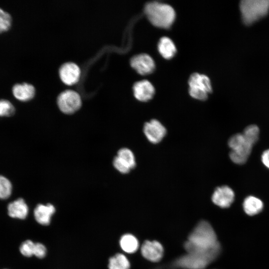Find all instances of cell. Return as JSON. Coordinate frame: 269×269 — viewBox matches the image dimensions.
<instances>
[{"mask_svg":"<svg viewBox=\"0 0 269 269\" xmlns=\"http://www.w3.org/2000/svg\"><path fill=\"white\" fill-rule=\"evenodd\" d=\"M163 252L161 244L156 241H146L141 248V253L143 257L152 262L160 261L163 255Z\"/></svg>","mask_w":269,"mask_h":269,"instance_id":"cell-11","label":"cell"},{"mask_svg":"<svg viewBox=\"0 0 269 269\" xmlns=\"http://www.w3.org/2000/svg\"><path fill=\"white\" fill-rule=\"evenodd\" d=\"M57 105L61 112L66 114H71L81 107L82 101L80 95L77 92L67 90L59 95Z\"/></svg>","mask_w":269,"mask_h":269,"instance_id":"cell-7","label":"cell"},{"mask_svg":"<svg viewBox=\"0 0 269 269\" xmlns=\"http://www.w3.org/2000/svg\"><path fill=\"white\" fill-rule=\"evenodd\" d=\"M133 91L134 96L137 100L141 102H146L152 99L155 90L150 82L143 80L134 84Z\"/></svg>","mask_w":269,"mask_h":269,"instance_id":"cell-13","label":"cell"},{"mask_svg":"<svg viewBox=\"0 0 269 269\" xmlns=\"http://www.w3.org/2000/svg\"><path fill=\"white\" fill-rule=\"evenodd\" d=\"M113 165L118 171L123 174L129 173L132 169L129 164L118 156L114 158Z\"/></svg>","mask_w":269,"mask_h":269,"instance_id":"cell-27","label":"cell"},{"mask_svg":"<svg viewBox=\"0 0 269 269\" xmlns=\"http://www.w3.org/2000/svg\"><path fill=\"white\" fill-rule=\"evenodd\" d=\"M47 250L45 246L40 243H36L35 244V248L34 256L36 257L42 259L46 255Z\"/></svg>","mask_w":269,"mask_h":269,"instance_id":"cell-28","label":"cell"},{"mask_svg":"<svg viewBox=\"0 0 269 269\" xmlns=\"http://www.w3.org/2000/svg\"><path fill=\"white\" fill-rule=\"evenodd\" d=\"M35 88L27 83H17L12 88L13 96L18 100L26 102L32 99L35 95Z\"/></svg>","mask_w":269,"mask_h":269,"instance_id":"cell-16","label":"cell"},{"mask_svg":"<svg viewBox=\"0 0 269 269\" xmlns=\"http://www.w3.org/2000/svg\"><path fill=\"white\" fill-rule=\"evenodd\" d=\"M81 71L79 67L73 62L62 64L59 69V75L62 81L68 85L76 83L80 77Z\"/></svg>","mask_w":269,"mask_h":269,"instance_id":"cell-12","label":"cell"},{"mask_svg":"<svg viewBox=\"0 0 269 269\" xmlns=\"http://www.w3.org/2000/svg\"><path fill=\"white\" fill-rule=\"evenodd\" d=\"M220 251L207 253H191L178 259L177 266L187 269H204L216 258Z\"/></svg>","mask_w":269,"mask_h":269,"instance_id":"cell-5","label":"cell"},{"mask_svg":"<svg viewBox=\"0 0 269 269\" xmlns=\"http://www.w3.org/2000/svg\"><path fill=\"white\" fill-rule=\"evenodd\" d=\"M131 66L139 74L148 75L153 72L155 63L148 54H140L133 56L130 61Z\"/></svg>","mask_w":269,"mask_h":269,"instance_id":"cell-10","label":"cell"},{"mask_svg":"<svg viewBox=\"0 0 269 269\" xmlns=\"http://www.w3.org/2000/svg\"><path fill=\"white\" fill-rule=\"evenodd\" d=\"M228 143L231 149L229 153L231 160L237 164L245 163L252 152L253 145L248 142L241 133L231 136Z\"/></svg>","mask_w":269,"mask_h":269,"instance_id":"cell-4","label":"cell"},{"mask_svg":"<svg viewBox=\"0 0 269 269\" xmlns=\"http://www.w3.org/2000/svg\"><path fill=\"white\" fill-rule=\"evenodd\" d=\"M184 247L188 253H207L220 250V245L212 227L207 222H200L190 234Z\"/></svg>","mask_w":269,"mask_h":269,"instance_id":"cell-1","label":"cell"},{"mask_svg":"<svg viewBox=\"0 0 269 269\" xmlns=\"http://www.w3.org/2000/svg\"><path fill=\"white\" fill-rule=\"evenodd\" d=\"M117 156L128 163L131 169L135 167L136 165L135 157L134 153L130 149L126 147L121 148L118 151Z\"/></svg>","mask_w":269,"mask_h":269,"instance_id":"cell-23","label":"cell"},{"mask_svg":"<svg viewBox=\"0 0 269 269\" xmlns=\"http://www.w3.org/2000/svg\"><path fill=\"white\" fill-rule=\"evenodd\" d=\"M246 140L254 145L258 141L260 129L256 125H251L245 128L242 133Z\"/></svg>","mask_w":269,"mask_h":269,"instance_id":"cell-21","label":"cell"},{"mask_svg":"<svg viewBox=\"0 0 269 269\" xmlns=\"http://www.w3.org/2000/svg\"><path fill=\"white\" fill-rule=\"evenodd\" d=\"M240 8L244 23L250 25L267 15L269 0H243Z\"/></svg>","mask_w":269,"mask_h":269,"instance_id":"cell-3","label":"cell"},{"mask_svg":"<svg viewBox=\"0 0 269 269\" xmlns=\"http://www.w3.org/2000/svg\"><path fill=\"white\" fill-rule=\"evenodd\" d=\"M212 201L217 206L226 208L229 207L235 199L233 190L227 185L218 187L212 195Z\"/></svg>","mask_w":269,"mask_h":269,"instance_id":"cell-9","label":"cell"},{"mask_svg":"<svg viewBox=\"0 0 269 269\" xmlns=\"http://www.w3.org/2000/svg\"><path fill=\"white\" fill-rule=\"evenodd\" d=\"M12 192V184L5 177L0 175V199H6L9 198Z\"/></svg>","mask_w":269,"mask_h":269,"instance_id":"cell-22","label":"cell"},{"mask_svg":"<svg viewBox=\"0 0 269 269\" xmlns=\"http://www.w3.org/2000/svg\"><path fill=\"white\" fill-rule=\"evenodd\" d=\"M35 244L30 240L22 242L19 247V251L22 255L26 257L34 256Z\"/></svg>","mask_w":269,"mask_h":269,"instance_id":"cell-26","label":"cell"},{"mask_svg":"<svg viewBox=\"0 0 269 269\" xmlns=\"http://www.w3.org/2000/svg\"><path fill=\"white\" fill-rule=\"evenodd\" d=\"M109 269H130V263L124 254L118 253L109 259Z\"/></svg>","mask_w":269,"mask_h":269,"instance_id":"cell-20","label":"cell"},{"mask_svg":"<svg viewBox=\"0 0 269 269\" xmlns=\"http://www.w3.org/2000/svg\"><path fill=\"white\" fill-rule=\"evenodd\" d=\"M188 85L190 95L197 100H206L212 91L209 78L198 73H194L190 76Z\"/></svg>","mask_w":269,"mask_h":269,"instance_id":"cell-6","label":"cell"},{"mask_svg":"<svg viewBox=\"0 0 269 269\" xmlns=\"http://www.w3.org/2000/svg\"><path fill=\"white\" fill-rule=\"evenodd\" d=\"M12 24V17L7 12L0 8V33L9 30Z\"/></svg>","mask_w":269,"mask_h":269,"instance_id":"cell-24","label":"cell"},{"mask_svg":"<svg viewBox=\"0 0 269 269\" xmlns=\"http://www.w3.org/2000/svg\"><path fill=\"white\" fill-rule=\"evenodd\" d=\"M243 207L248 215L254 216L261 212L264 207L262 201L254 196H248L244 200Z\"/></svg>","mask_w":269,"mask_h":269,"instance_id":"cell-17","label":"cell"},{"mask_svg":"<svg viewBox=\"0 0 269 269\" xmlns=\"http://www.w3.org/2000/svg\"><path fill=\"white\" fill-rule=\"evenodd\" d=\"M158 50L165 59L172 58L176 53V46L172 40L168 37H161L157 45Z\"/></svg>","mask_w":269,"mask_h":269,"instance_id":"cell-18","label":"cell"},{"mask_svg":"<svg viewBox=\"0 0 269 269\" xmlns=\"http://www.w3.org/2000/svg\"><path fill=\"white\" fill-rule=\"evenodd\" d=\"M7 213L12 218L24 219L28 214V207L22 198H18L9 203L7 206Z\"/></svg>","mask_w":269,"mask_h":269,"instance_id":"cell-15","label":"cell"},{"mask_svg":"<svg viewBox=\"0 0 269 269\" xmlns=\"http://www.w3.org/2000/svg\"><path fill=\"white\" fill-rule=\"evenodd\" d=\"M144 12L149 21L153 25L160 28H169L175 17V12L172 7L156 1L147 3Z\"/></svg>","mask_w":269,"mask_h":269,"instance_id":"cell-2","label":"cell"},{"mask_svg":"<svg viewBox=\"0 0 269 269\" xmlns=\"http://www.w3.org/2000/svg\"><path fill=\"white\" fill-rule=\"evenodd\" d=\"M120 245L125 252L133 254L137 250L139 243L137 239L134 235L126 234L121 237L120 240Z\"/></svg>","mask_w":269,"mask_h":269,"instance_id":"cell-19","label":"cell"},{"mask_svg":"<svg viewBox=\"0 0 269 269\" xmlns=\"http://www.w3.org/2000/svg\"><path fill=\"white\" fill-rule=\"evenodd\" d=\"M55 212V208L51 204H38L34 210V216L36 222L43 226L48 225L51 217Z\"/></svg>","mask_w":269,"mask_h":269,"instance_id":"cell-14","label":"cell"},{"mask_svg":"<svg viewBox=\"0 0 269 269\" xmlns=\"http://www.w3.org/2000/svg\"><path fill=\"white\" fill-rule=\"evenodd\" d=\"M14 112V107L10 101L0 99V117L11 116Z\"/></svg>","mask_w":269,"mask_h":269,"instance_id":"cell-25","label":"cell"},{"mask_svg":"<svg viewBox=\"0 0 269 269\" xmlns=\"http://www.w3.org/2000/svg\"><path fill=\"white\" fill-rule=\"evenodd\" d=\"M261 160L263 164L269 169V149L265 150L262 153Z\"/></svg>","mask_w":269,"mask_h":269,"instance_id":"cell-29","label":"cell"},{"mask_svg":"<svg viewBox=\"0 0 269 269\" xmlns=\"http://www.w3.org/2000/svg\"><path fill=\"white\" fill-rule=\"evenodd\" d=\"M143 131L148 140L154 144L160 142L166 134L165 127L155 119L145 123L143 126Z\"/></svg>","mask_w":269,"mask_h":269,"instance_id":"cell-8","label":"cell"}]
</instances>
